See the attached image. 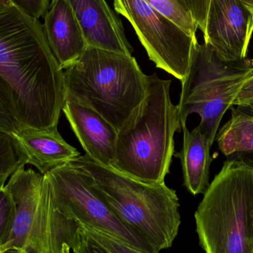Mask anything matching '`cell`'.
Instances as JSON below:
<instances>
[{
  "instance_id": "cell-8",
  "label": "cell",
  "mask_w": 253,
  "mask_h": 253,
  "mask_svg": "<svg viewBox=\"0 0 253 253\" xmlns=\"http://www.w3.org/2000/svg\"><path fill=\"white\" fill-rule=\"evenodd\" d=\"M56 208L79 224L105 232L144 253H156L141 235L123 223L71 163L44 175Z\"/></svg>"
},
{
  "instance_id": "cell-18",
  "label": "cell",
  "mask_w": 253,
  "mask_h": 253,
  "mask_svg": "<svg viewBox=\"0 0 253 253\" xmlns=\"http://www.w3.org/2000/svg\"><path fill=\"white\" fill-rule=\"evenodd\" d=\"M26 165V158L11 133L0 129V188L11 175Z\"/></svg>"
},
{
  "instance_id": "cell-7",
  "label": "cell",
  "mask_w": 253,
  "mask_h": 253,
  "mask_svg": "<svg viewBox=\"0 0 253 253\" xmlns=\"http://www.w3.org/2000/svg\"><path fill=\"white\" fill-rule=\"evenodd\" d=\"M253 74V59L223 60L211 45L198 44L188 75L181 83L178 106L181 126L187 117H200L199 129L212 147L220 123L245 82Z\"/></svg>"
},
{
  "instance_id": "cell-26",
  "label": "cell",
  "mask_w": 253,
  "mask_h": 253,
  "mask_svg": "<svg viewBox=\"0 0 253 253\" xmlns=\"http://www.w3.org/2000/svg\"><path fill=\"white\" fill-rule=\"evenodd\" d=\"M248 154L250 155V156H248V157H242L241 159H243L248 165L253 167V153H248Z\"/></svg>"
},
{
  "instance_id": "cell-27",
  "label": "cell",
  "mask_w": 253,
  "mask_h": 253,
  "mask_svg": "<svg viewBox=\"0 0 253 253\" xmlns=\"http://www.w3.org/2000/svg\"><path fill=\"white\" fill-rule=\"evenodd\" d=\"M0 4L6 6L13 5L10 0H0Z\"/></svg>"
},
{
  "instance_id": "cell-11",
  "label": "cell",
  "mask_w": 253,
  "mask_h": 253,
  "mask_svg": "<svg viewBox=\"0 0 253 253\" xmlns=\"http://www.w3.org/2000/svg\"><path fill=\"white\" fill-rule=\"evenodd\" d=\"M62 111L86 155L99 165L111 168L115 158L117 128L65 92Z\"/></svg>"
},
{
  "instance_id": "cell-6",
  "label": "cell",
  "mask_w": 253,
  "mask_h": 253,
  "mask_svg": "<svg viewBox=\"0 0 253 253\" xmlns=\"http://www.w3.org/2000/svg\"><path fill=\"white\" fill-rule=\"evenodd\" d=\"M21 167L6 183L16 205V218L10 240L2 253H62L71 248L78 223L55 206L44 175Z\"/></svg>"
},
{
  "instance_id": "cell-15",
  "label": "cell",
  "mask_w": 253,
  "mask_h": 253,
  "mask_svg": "<svg viewBox=\"0 0 253 253\" xmlns=\"http://www.w3.org/2000/svg\"><path fill=\"white\" fill-rule=\"evenodd\" d=\"M183 147L177 153L182 168L185 187L192 194H204L210 185L211 146L199 126L192 131L182 126Z\"/></svg>"
},
{
  "instance_id": "cell-21",
  "label": "cell",
  "mask_w": 253,
  "mask_h": 253,
  "mask_svg": "<svg viewBox=\"0 0 253 253\" xmlns=\"http://www.w3.org/2000/svg\"><path fill=\"white\" fill-rule=\"evenodd\" d=\"M62 253H108L100 246L92 242L79 227L78 231L71 244V248L65 245Z\"/></svg>"
},
{
  "instance_id": "cell-24",
  "label": "cell",
  "mask_w": 253,
  "mask_h": 253,
  "mask_svg": "<svg viewBox=\"0 0 253 253\" xmlns=\"http://www.w3.org/2000/svg\"><path fill=\"white\" fill-rule=\"evenodd\" d=\"M19 128L20 127L19 125L0 97V129L13 134L15 133Z\"/></svg>"
},
{
  "instance_id": "cell-25",
  "label": "cell",
  "mask_w": 253,
  "mask_h": 253,
  "mask_svg": "<svg viewBox=\"0 0 253 253\" xmlns=\"http://www.w3.org/2000/svg\"><path fill=\"white\" fill-rule=\"evenodd\" d=\"M239 1L253 15V0H239Z\"/></svg>"
},
{
  "instance_id": "cell-13",
  "label": "cell",
  "mask_w": 253,
  "mask_h": 253,
  "mask_svg": "<svg viewBox=\"0 0 253 253\" xmlns=\"http://www.w3.org/2000/svg\"><path fill=\"white\" fill-rule=\"evenodd\" d=\"M44 18L43 28L49 47L65 71L87 47L83 30L68 0H51Z\"/></svg>"
},
{
  "instance_id": "cell-4",
  "label": "cell",
  "mask_w": 253,
  "mask_h": 253,
  "mask_svg": "<svg viewBox=\"0 0 253 253\" xmlns=\"http://www.w3.org/2000/svg\"><path fill=\"white\" fill-rule=\"evenodd\" d=\"M65 92L100 114L117 130L147 93V75L132 56L87 46L64 71Z\"/></svg>"
},
{
  "instance_id": "cell-16",
  "label": "cell",
  "mask_w": 253,
  "mask_h": 253,
  "mask_svg": "<svg viewBox=\"0 0 253 253\" xmlns=\"http://www.w3.org/2000/svg\"><path fill=\"white\" fill-rule=\"evenodd\" d=\"M194 38L205 32L211 0H144Z\"/></svg>"
},
{
  "instance_id": "cell-10",
  "label": "cell",
  "mask_w": 253,
  "mask_h": 253,
  "mask_svg": "<svg viewBox=\"0 0 253 253\" xmlns=\"http://www.w3.org/2000/svg\"><path fill=\"white\" fill-rule=\"evenodd\" d=\"M253 34V15L239 0H211L204 40L221 59L248 58Z\"/></svg>"
},
{
  "instance_id": "cell-9",
  "label": "cell",
  "mask_w": 253,
  "mask_h": 253,
  "mask_svg": "<svg viewBox=\"0 0 253 253\" xmlns=\"http://www.w3.org/2000/svg\"><path fill=\"white\" fill-rule=\"evenodd\" d=\"M116 12L130 23L156 68L183 83L199 42L144 0H114Z\"/></svg>"
},
{
  "instance_id": "cell-5",
  "label": "cell",
  "mask_w": 253,
  "mask_h": 253,
  "mask_svg": "<svg viewBox=\"0 0 253 253\" xmlns=\"http://www.w3.org/2000/svg\"><path fill=\"white\" fill-rule=\"evenodd\" d=\"M195 219L205 253H253V167L241 158L224 162Z\"/></svg>"
},
{
  "instance_id": "cell-22",
  "label": "cell",
  "mask_w": 253,
  "mask_h": 253,
  "mask_svg": "<svg viewBox=\"0 0 253 253\" xmlns=\"http://www.w3.org/2000/svg\"><path fill=\"white\" fill-rule=\"evenodd\" d=\"M13 5L31 17L39 19L44 17L51 0H10Z\"/></svg>"
},
{
  "instance_id": "cell-23",
  "label": "cell",
  "mask_w": 253,
  "mask_h": 253,
  "mask_svg": "<svg viewBox=\"0 0 253 253\" xmlns=\"http://www.w3.org/2000/svg\"><path fill=\"white\" fill-rule=\"evenodd\" d=\"M253 103V74L249 77L239 90L233 101V106L246 107Z\"/></svg>"
},
{
  "instance_id": "cell-3",
  "label": "cell",
  "mask_w": 253,
  "mask_h": 253,
  "mask_svg": "<svg viewBox=\"0 0 253 253\" xmlns=\"http://www.w3.org/2000/svg\"><path fill=\"white\" fill-rule=\"evenodd\" d=\"M96 194L128 227L141 235L156 253L172 246L181 215L176 192L165 183L150 184L102 166L87 155L71 162Z\"/></svg>"
},
{
  "instance_id": "cell-2",
  "label": "cell",
  "mask_w": 253,
  "mask_h": 253,
  "mask_svg": "<svg viewBox=\"0 0 253 253\" xmlns=\"http://www.w3.org/2000/svg\"><path fill=\"white\" fill-rule=\"evenodd\" d=\"M171 80L147 76L145 97L118 129L111 168L150 184L165 183L175 155V134L182 130L171 101Z\"/></svg>"
},
{
  "instance_id": "cell-12",
  "label": "cell",
  "mask_w": 253,
  "mask_h": 253,
  "mask_svg": "<svg viewBox=\"0 0 253 253\" xmlns=\"http://www.w3.org/2000/svg\"><path fill=\"white\" fill-rule=\"evenodd\" d=\"M87 46L132 56L121 19L105 0H68Z\"/></svg>"
},
{
  "instance_id": "cell-19",
  "label": "cell",
  "mask_w": 253,
  "mask_h": 253,
  "mask_svg": "<svg viewBox=\"0 0 253 253\" xmlns=\"http://www.w3.org/2000/svg\"><path fill=\"white\" fill-rule=\"evenodd\" d=\"M16 214V205L11 195L5 187L0 188V253L10 240Z\"/></svg>"
},
{
  "instance_id": "cell-1",
  "label": "cell",
  "mask_w": 253,
  "mask_h": 253,
  "mask_svg": "<svg viewBox=\"0 0 253 253\" xmlns=\"http://www.w3.org/2000/svg\"><path fill=\"white\" fill-rule=\"evenodd\" d=\"M0 97L19 127L57 130L64 71L42 24L14 5L0 4Z\"/></svg>"
},
{
  "instance_id": "cell-28",
  "label": "cell",
  "mask_w": 253,
  "mask_h": 253,
  "mask_svg": "<svg viewBox=\"0 0 253 253\" xmlns=\"http://www.w3.org/2000/svg\"><path fill=\"white\" fill-rule=\"evenodd\" d=\"M240 108H245V109L248 110V111H251V112L253 113V103L252 104V105H248V106L240 107Z\"/></svg>"
},
{
  "instance_id": "cell-17",
  "label": "cell",
  "mask_w": 253,
  "mask_h": 253,
  "mask_svg": "<svg viewBox=\"0 0 253 253\" xmlns=\"http://www.w3.org/2000/svg\"><path fill=\"white\" fill-rule=\"evenodd\" d=\"M234 107L231 118L216 135L218 147L227 157L253 153V113Z\"/></svg>"
},
{
  "instance_id": "cell-14",
  "label": "cell",
  "mask_w": 253,
  "mask_h": 253,
  "mask_svg": "<svg viewBox=\"0 0 253 253\" xmlns=\"http://www.w3.org/2000/svg\"><path fill=\"white\" fill-rule=\"evenodd\" d=\"M12 135L26 158V165L35 167L43 175L81 156L77 148L62 138L58 129L46 131L23 127Z\"/></svg>"
},
{
  "instance_id": "cell-20",
  "label": "cell",
  "mask_w": 253,
  "mask_h": 253,
  "mask_svg": "<svg viewBox=\"0 0 253 253\" xmlns=\"http://www.w3.org/2000/svg\"><path fill=\"white\" fill-rule=\"evenodd\" d=\"M84 235L108 253H147L142 252L114 236L87 226L79 224Z\"/></svg>"
}]
</instances>
